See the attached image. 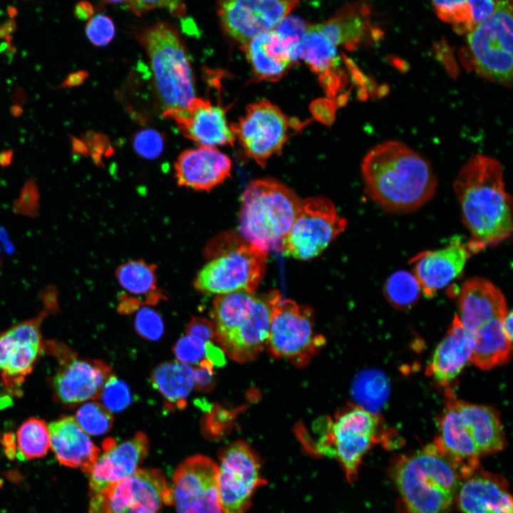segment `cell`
Here are the masks:
<instances>
[{
	"label": "cell",
	"instance_id": "6da1fadb",
	"mask_svg": "<svg viewBox=\"0 0 513 513\" xmlns=\"http://www.w3.org/2000/svg\"><path fill=\"white\" fill-rule=\"evenodd\" d=\"M502 164L493 157L476 154L462 166L453 182L468 241L474 254L497 245L512 232V202L507 192Z\"/></svg>",
	"mask_w": 513,
	"mask_h": 513
},
{
	"label": "cell",
	"instance_id": "7a4b0ae2",
	"mask_svg": "<svg viewBox=\"0 0 513 513\" xmlns=\"http://www.w3.org/2000/svg\"><path fill=\"white\" fill-rule=\"evenodd\" d=\"M365 190L380 208L407 213L428 202L437 190V178L429 160L398 140L378 144L361 164Z\"/></svg>",
	"mask_w": 513,
	"mask_h": 513
},
{
	"label": "cell",
	"instance_id": "3957f363",
	"mask_svg": "<svg viewBox=\"0 0 513 513\" xmlns=\"http://www.w3.org/2000/svg\"><path fill=\"white\" fill-rule=\"evenodd\" d=\"M389 473L398 492L399 513H449L464 480L434 441L395 457Z\"/></svg>",
	"mask_w": 513,
	"mask_h": 513
},
{
	"label": "cell",
	"instance_id": "277c9868",
	"mask_svg": "<svg viewBox=\"0 0 513 513\" xmlns=\"http://www.w3.org/2000/svg\"><path fill=\"white\" fill-rule=\"evenodd\" d=\"M281 298L276 290L217 295L212 316L215 341L224 353L239 363L256 358L266 346L273 309Z\"/></svg>",
	"mask_w": 513,
	"mask_h": 513
},
{
	"label": "cell",
	"instance_id": "5b68a950",
	"mask_svg": "<svg viewBox=\"0 0 513 513\" xmlns=\"http://www.w3.org/2000/svg\"><path fill=\"white\" fill-rule=\"evenodd\" d=\"M135 35L149 57L162 115L186 109L195 98V85L187 49L177 30L160 21L138 29Z\"/></svg>",
	"mask_w": 513,
	"mask_h": 513
},
{
	"label": "cell",
	"instance_id": "8992f818",
	"mask_svg": "<svg viewBox=\"0 0 513 513\" xmlns=\"http://www.w3.org/2000/svg\"><path fill=\"white\" fill-rule=\"evenodd\" d=\"M301 203L291 190L275 180H253L242 197L239 232L248 243L266 252H281Z\"/></svg>",
	"mask_w": 513,
	"mask_h": 513
},
{
	"label": "cell",
	"instance_id": "52a82bcc",
	"mask_svg": "<svg viewBox=\"0 0 513 513\" xmlns=\"http://www.w3.org/2000/svg\"><path fill=\"white\" fill-rule=\"evenodd\" d=\"M512 1L496 0L493 14L467 33L475 72L505 86L512 83Z\"/></svg>",
	"mask_w": 513,
	"mask_h": 513
},
{
	"label": "cell",
	"instance_id": "ba28073f",
	"mask_svg": "<svg viewBox=\"0 0 513 513\" xmlns=\"http://www.w3.org/2000/svg\"><path fill=\"white\" fill-rule=\"evenodd\" d=\"M382 422L376 413L364 408L351 406L328 423L319 442L318 452L335 456L347 480L354 482L363 457L380 440Z\"/></svg>",
	"mask_w": 513,
	"mask_h": 513
},
{
	"label": "cell",
	"instance_id": "9c48e42d",
	"mask_svg": "<svg viewBox=\"0 0 513 513\" xmlns=\"http://www.w3.org/2000/svg\"><path fill=\"white\" fill-rule=\"evenodd\" d=\"M172 504V487L164 474L155 468H138L90 495L89 513H162Z\"/></svg>",
	"mask_w": 513,
	"mask_h": 513
},
{
	"label": "cell",
	"instance_id": "30bf717a",
	"mask_svg": "<svg viewBox=\"0 0 513 513\" xmlns=\"http://www.w3.org/2000/svg\"><path fill=\"white\" fill-rule=\"evenodd\" d=\"M312 309L281 298L271 317L266 348L275 358H284L304 367L325 344V338L314 326Z\"/></svg>",
	"mask_w": 513,
	"mask_h": 513
},
{
	"label": "cell",
	"instance_id": "8fae6325",
	"mask_svg": "<svg viewBox=\"0 0 513 513\" xmlns=\"http://www.w3.org/2000/svg\"><path fill=\"white\" fill-rule=\"evenodd\" d=\"M347 222L323 197L301 201L294 222L281 243L284 255L299 260L318 256L346 229Z\"/></svg>",
	"mask_w": 513,
	"mask_h": 513
},
{
	"label": "cell",
	"instance_id": "7c38bea8",
	"mask_svg": "<svg viewBox=\"0 0 513 513\" xmlns=\"http://www.w3.org/2000/svg\"><path fill=\"white\" fill-rule=\"evenodd\" d=\"M301 125L267 100L248 105L244 115L230 128L245 155L260 165L279 154Z\"/></svg>",
	"mask_w": 513,
	"mask_h": 513
},
{
	"label": "cell",
	"instance_id": "4fadbf2b",
	"mask_svg": "<svg viewBox=\"0 0 513 513\" xmlns=\"http://www.w3.org/2000/svg\"><path fill=\"white\" fill-rule=\"evenodd\" d=\"M267 254L248 242L241 244L208 262L197 274L195 287L217 295L255 292L264 274Z\"/></svg>",
	"mask_w": 513,
	"mask_h": 513
},
{
	"label": "cell",
	"instance_id": "5bb4252c",
	"mask_svg": "<svg viewBox=\"0 0 513 513\" xmlns=\"http://www.w3.org/2000/svg\"><path fill=\"white\" fill-rule=\"evenodd\" d=\"M219 459L218 485L224 513H246L255 491L267 482L261 476L260 461L243 441L226 447Z\"/></svg>",
	"mask_w": 513,
	"mask_h": 513
},
{
	"label": "cell",
	"instance_id": "9a60e30c",
	"mask_svg": "<svg viewBox=\"0 0 513 513\" xmlns=\"http://www.w3.org/2000/svg\"><path fill=\"white\" fill-rule=\"evenodd\" d=\"M299 0H218L217 14L223 33L243 46L271 31L299 4Z\"/></svg>",
	"mask_w": 513,
	"mask_h": 513
},
{
	"label": "cell",
	"instance_id": "2e32d148",
	"mask_svg": "<svg viewBox=\"0 0 513 513\" xmlns=\"http://www.w3.org/2000/svg\"><path fill=\"white\" fill-rule=\"evenodd\" d=\"M172 504L177 513H224L218 485V465L211 458L189 457L172 477Z\"/></svg>",
	"mask_w": 513,
	"mask_h": 513
},
{
	"label": "cell",
	"instance_id": "e0dca14e",
	"mask_svg": "<svg viewBox=\"0 0 513 513\" xmlns=\"http://www.w3.org/2000/svg\"><path fill=\"white\" fill-rule=\"evenodd\" d=\"M60 366L52 379L56 398L65 405H76L100 397L102 389L113 374L110 366L100 360L79 359L68 347L49 342Z\"/></svg>",
	"mask_w": 513,
	"mask_h": 513
},
{
	"label": "cell",
	"instance_id": "ac0fdd59",
	"mask_svg": "<svg viewBox=\"0 0 513 513\" xmlns=\"http://www.w3.org/2000/svg\"><path fill=\"white\" fill-rule=\"evenodd\" d=\"M48 314L22 321L0 334V372L4 385H20L28 375L44 348L41 326Z\"/></svg>",
	"mask_w": 513,
	"mask_h": 513
},
{
	"label": "cell",
	"instance_id": "d6986e66",
	"mask_svg": "<svg viewBox=\"0 0 513 513\" xmlns=\"http://www.w3.org/2000/svg\"><path fill=\"white\" fill-rule=\"evenodd\" d=\"M473 254L468 242L455 237L445 247L418 253L410 261L413 274L426 297H433L462 273Z\"/></svg>",
	"mask_w": 513,
	"mask_h": 513
},
{
	"label": "cell",
	"instance_id": "ffe728a7",
	"mask_svg": "<svg viewBox=\"0 0 513 513\" xmlns=\"http://www.w3.org/2000/svg\"><path fill=\"white\" fill-rule=\"evenodd\" d=\"M163 116L173 120L182 135L199 146L233 145L236 139L225 109L204 98L195 97L186 109Z\"/></svg>",
	"mask_w": 513,
	"mask_h": 513
},
{
	"label": "cell",
	"instance_id": "44dd1931",
	"mask_svg": "<svg viewBox=\"0 0 513 513\" xmlns=\"http://www.w3.org/2000/svg\"><path fill=\"white\" fill-rule=\"evenodd\" d=\"M103 448V453L88 473L90 495L132 475L147 456L149 442L147 435L140 432L119 444L107 439Z\"/></svg>",
	"mask_w": 513,
	"mask_h": 513
},
{
	"label": "cell",
	"instance_id": "7402d4cb",
	"mask_svg": "<svg viewBox=\"0 0 513 513\" xmlns=\"http://www.w3.org/2000/svg\"><path fill=\"white\" fill-rule=\"evenodd\" d=\"M174 167L180 186L209 191L230 176L232 162L215 147L200 146L183 151Z\"/></svg>",
	"mask_w": 513,
	"mask_h": 513
},
{
	"label": "cell",
	"instance_id": "603a6c76",
	"mask_svg": "<svg viewBox=\"0 0 513 513\" xmlns=\"http://www.w3.org/2000/svg\"><path fill=\"white\" fill-rule=\"evenodd\" d=\"M457 309L458 319L471 333L494 319L502 318L508 311L502 291L481 277L464 282L458 295Z\"/></svg>",
	"mask_w": 513,
	"mask_h": 513
},
{
	"label": "cell",
	"instance_id": "cb8c5ba5",
	"mask_svg": "<svg viewBox=\"0 0 513 513\" xmlns=\"http://www.w3.org/2000/svg\"><path fill=\"white\" fill-rule=\"evenodd\" d=\"M456 497L463 513H512L507 480L480 469L462 481Z\"/></svg>",
	"mask_w": 513,
	"mask_h": 513
},
{
	"label": "cell",
	"instance_id": "d4e9b609",
	"mask_svg": "<svg viewBox=\"0 0 513 513\" xmlns=\"http://www.w3.org/2000/svg\"><path fill=\"white\" fill-rule=\"evenodd\" d=\"M473 336L455 314L429 362L426 373L442 387H447L470 361Z\"/></svg>",
	"mask_w": 513,
	"mask_h": 513
},
{
	"label": "cell",
	"instance_id": "484cf974",
	"mask_svg": "<svg viewBox=\"0 0 513 513\" xmlns=\"http://www.w3.org/2000/svg\"><path fill=\"white\" fill-rule=\"evenodd\" d=\"M51 447L62 465L88 474L100 455V449L80 427L74 417L64 416L48 425Z\"/></svg>",
	"mask_w": 513,
	"mask_h": 513
},
{
	"label": "cell",
	"instance_id": "4316f807",
	"mask_svg": "<svg viewBox=\"0 0 513 513\" xmlns=\"http://www.w3.org/2000/svg\"><path fill=\"white\" fill-rule=\"evenodd\" d=\"M446 393V398L457 410L480 457L504 449L505 435L499 416L494 409L459 400L450 389H447Z\"/></svg>",
	"mask_w": 513,
	"mask_h": 513
},
{
	"label": "cell",
	"instance_id": "83f0119b",
	"mask_svg": "<svg viewBox=\"0 0 513 513\" xmlns=\"http://www.w3.org/2000/svg\"><path fill=\"white\" fill-rule=\"evenodd\" d=\"M446 399L445 410L438 420V435L434 442L454 462L465 480L479 469L480 455L457 410Z\"/></svg>",
	"mask_w": 513,
	"mask_h": 513
},
{
	"label": "cell",
	"instance_id": "f1b7e54d",
	"mask_svg": "<svg viewBox=\"0 0 513 513\" xmlns=\"http://www.w3.org/2000/svg\"><path fill=\"white\" fill-rule=\"evenodd\" d=\"M240 48L259 81H278L296 63L274 29L254 37Z\"/></svg>",
	"mask_w": 513,
	"mask_h": 513
},
{
	"label": "cell",
	"instance_id": "f546056e",
	"mask_svg": "<svg viewBox=\"0 0 513 513\" xmlns=\"http://www.w3.org/2000/svg\"><path fill=\"white\" fill-rule=\"evenodd\" d=\"M370 14L368 6L362 2H354L342 6L324 22L314 25L336 47L339 46L353 50L372 31Z\"/></svg>",
	"mask_w": 513,
	"mask_h": 513
},
{
	"label": "cell",
	"instance_id": "4dcf8cb0",
	"mask_svg": "<svg viewBox=\"0 0 513 513\" xmlns=\"http://www.w3.org/2000/svg\"><path fill=\"white\" fill-rule=\"evenodd\" d=\"M300 58L319 76V80L328 95L334 97L341 85L339 64L341 58L336 46L331 43L314 26L309 24L304 34Z\"/></svg>",
	"mask_w": 513,
	"mask_h": 513
},
{
	"label": "cell",
	"instance_id": "1f68e13d",
	"mask_svg": "<svg viewBox=\"0 0 513 513\" xmlns=\"http://www.w3.org/2000/svg\"><path fill=\"white\" fill-rule=\"evenodd\" d=\"M502 318L494 319L472 333L473 346L470 361L481 370L502 366L510 358L512 341L504 333Z\"/></svg>",
	"mask_w": 513,
	"mask_h": 513
},
{
	"label": "cell",
	"instance_id": "d6a6232c",
	"mask_svg": "<svg viewBox=\"0 0 513 513\" xmlns=\"http://www.w3.org/2000/svg\"><path fill=\"white\" fill-rule=\"evenodd\" d=\"M151 381L170 408L183 409L195 388V370L178 361L165 362L155 368Z\"/></svg>",
	"mask_w": 513,
	"mask_h": 513
},
{
	"label": "cell",
	"instance_id": "836d02e7",
	"mask_svg": "<svg viewBox=\"0 0 513 513\" xmlns=\"http://www.w3.org/2000/svg\"><path fill=\"white\" fill-rule=\"evenodd\" d=\"M383 294L393 308L406 310L418 301L422 290L413 273L398 270L391 274L385 281Z\"/></svg>",
	"mask_w": 513,
	"mask_h": 513
},
{
	"label": "cell",
	"instance_id": "e575fe53",
	"mask_svg": "<svg viewBox=\"0 0 513 513\" xmlns=\"http://www.w3.org/2000/svg\"><path fill=\"white\" fill-rule=\"evenodd\" d=\"M16 441L19 452L28 460L45 456L51 447L48 426L36 418L22 423L16 432Z\"/></svg>",
	"mask_w": 513,
	"mask_h": 513
},
{
	"label": "cell",
	"instance_id": "d590c367",
	"mask_svg": "<svg viewBox=\"0 0 513 513\" xmlns=\"http://www.w3.org/2000/svg\"><path fill=\"white\" fill-rule=\"evenodd\" d=\"M155 269L154 264L143 260H133L120 265L116 271V277L128 292L147 294L156 289Z\"/></svg>",
	"mask_w": 513,
	"mask_h": 513
},
{
	"label": "cell",
	"instance_id": "8d00e7d4",
	"mask_svg": "<svg viewBox=\"0 0 513 513\" xmlns=\"http://www.w3.org/2000/svg\"><path fill=\"white\" fill-rule=\"evenodd\" d=\"M353 393L363 408L376 413L388 397V381L378 371L365 372L356 380Z\"/></svg>",
	"mask_w": 513,
	"mask_h": 513
},
{
	"label": "cell",
	"instance_id": "74e56055",
	"mask_svg": "<svg viewBox=\"0 0 513 513\" xmlns=\"http://www.w3.org/2000/svg\"><path fill=\"white\" fill-rule=\"evenodd\" d=\"M76 422L80 427L91 435H100L108 432L113 426L111 412L103 405L96 402L87 403L76 412Z\"/></svg>",
	"mask_w": 513,
	"mask_h": 513
},
{
	"label": "cell",
	"instance_id": "f35d334b",
	"mask_svg": "<svg viewBox=\"0 0 513 513\" xmlns=\"http://www.w3.org/2000/svg\"><path fill=\"white\" fill-rule=\"evenodd\" d=\"M437 16L451 24L457 33L467 34L473 29L468 0H432Z\"/></svg>",
	"mask_w": 513,
	"mask_h": 513
},
{
	"label": "cell",
	"instance_id": "ab89813d",
	"mask_svg": "<svg viewBox=\"0 0 513 513\" xmlns=\"http://www.w3.org/2000/svg\"><path fill=\"white\" fill-rule=\"evenodd\" d=\"M309 25V24L297 16L288 15L274 28L288 48L295 63L300 59L301 43Z\"/></svg>",
	"mask_w": 513,
	"mask_h": 513
},
{
	"label": "cell",
	"instance_id": "60d3db41",
	"mask_svg": "<svg viewBox=\"0 0 513 513\" xmlns=\"http://www.w3.org/2000/svg\"><path fill=\"white\" fill-rule=\"evenodd\" d=\"M100 397L103 405L110 411L114 412L125 409L132 401L127 385L113 374L105 382Z\"/></svg>",
	"mask_w": 513,
	"mask_h": 513
},
{
	"label": "cell",
	"instance_id": "b9f144b4",
	"mask_svg": "<svg viewBox=\"0 0 513 513\" xmlns=\"http://www.w3.org/2000/svg\"><path fill=\"white\" fill-rule=\"evenodd\" d=\"M136 153L147 160H155L163 152L165 138L159 131L148 128L138 131L133 139Z\"/></svg>",
	"mask_w": 513,
	"mask_h": 513
},
{
	"label": "cell",
	"instance_id": "7bdbcfd3",
	"mask_svg": "<svg viewBox=\"0 0 513 513\" xmlns=\"http://www.w3.org/2000/svg\"><path fill=\"white\" fill-rule=\"evenodd\" d=\"M135 327L138 335L152 341L159 340L164 332V324L160 316L147 307L142 308L137 313Z\"/></svg>",
	"mask_w": 513,
	"mask_h": 513
},
{
	"label": "cell",
	"instance_id": "ee69618b",
	"mask_svg": "<svg viewBox=\"0 0 513 513\" xmlns=\"http://www.w3.org/2000/svg\"><path fill=\"white\" fill-rule=\"evenodd\" d=\"M207 343L187 335L177 341L172 351L178 361L187 365H198L205 358Z\"/></svg>",
	"mask_w": 513,
	"mask_h": 513
},
{
	"label": "cell",
	"instance_id": "f6af8a7d",
	"mask_svg": "<svg viewBox=\"0 0 513 513\" xmlns=\"http://www.w3.org/2000/svg\"><path fill=\"white\" fill-rule=\"evenodd\" d=\"M86 33L88 40L96 46H107L114 38L115 25L112 19L104 15L98 14L88 21Z\"/></svg>",
	"mask_w": 513,
	"mask_h": 513
},
{
	"label": "cell",
	"instance_id": "bcb514c9",
	"mask_svg": "<svg viewBox=\"0 0 513 513\" xmlns=\"http://www.w3.org/2000/svg\"><path fill=\"white\" fill-rule=\"evenodd\" d=\"M125 5L128 9L139 16L157 8H166L177 16L185 12L181 0H128Z\"/></svg>",
	"mask_w": 513,
	"mask_h": 513
},
{
	"label": "cell",
	"instance_id": "7dc6e473",
	"mask_svg": "<svg viewBox=\"0 0 513 513\" xmlns=\"http://www.w3.org/2000/svg\"><path fill=\"white\" fill-rule=\"evenodd\" d=\"M187 335L200 339L205 343L215 339L214 326L210 321L202 317H194L187 324Z\"/></svg>",
	"mask_w": 513,
	"mask_h": 513
},
{
	"label": "cell",
	"instance_id": "c3c4849f",
	"mask_svg": "<svg viewBox=\"0 0 513 513\" xmlns=\"http://www.w3.org/2000/svg\"><path fill=\"white\" fill-rule=\"evenodd\" d=\"M213 364L207 359L202 360L195 370V388L200 391H209L214 385Z\"/></svg>",
	"mask_w": 513,
	"mask_h": 513
},
{
	"label": "cell",
	"instance_id": "681fc988",
	"mask_svg": "<svg viewBox=\"0 0 513 513\" xmlns=\"http://www.w3.org/2000/svg\"><path fill=\"white\" fill-rule=\"evenodd\" d=\"M473 28L490 17L496 8V0H468Z\"/></svg>",
	"mask_w": 513,
	"mask_h": 513
},
{
	"label": "cell",
	"instance_id": "f907efd6",
	"mask_svg": "<svg viewBox=\"0 0 513 513\" xmlns=\"http://www.w3.org/2000/svg\"><path fill=\"white\" fill-rule=\"evenodd\" d=\"M88 73L86 71H79L69 74L61 84L56 87V89L63 88H71L79 86L87 78Z\"/></svg>",
	"mask_w": 513,
	"mask_h": 513
},
{
	"label": "cell",
	"instance_id": "816d5d0a",
	"mask_svg": "<svg viewBox=\"0 0 513 513\" xmlns=\"http://www.w3.org/2000/svg\"><path fill=\"white\" fill-rule=\"evenodd\" d=\"M93 11L92 5L86 1L78 2L75 8V15L81 20L90 19Z\"/></svg>",
	"mask_w": 513,
	"mask_h": 513
},
{
	"label": "cell",
	"instance_id": "f5cc1de1",
	"mask_svg": "<svg viewBox=\"0 0 513 513\" xmlns=\"http://www.w3.org/2000/svg\"><path fill=\"white\" fill-rule=\"evenodd\" d=\"M502 325L507 338L512 340V311L508 310L502 318Z\"/></svg>",
	"mask_w": 513,
	"mask_h": 513
},
{
	"label": "cell",
	"instance_id": "db71d44e",
	"mask_svg": "<svg viewBox=\"0 0 513 513\" xmlns=\"http://www.w3.org/2000/svg\"><path fill=\"white\" fill-rule=\"evenodd\" d=\"M72 150L74 153L87 155L88 152V147L83 141L76 138V137L71 136Z\"/></svg>",
	"mask_w": 513,
	"mask_h": 513
},
{
	"label": "cell",
	"instance_id": "11a10c76",
	"mask_svg": "<svg viewBox=\"0 0 513 513\" xmlns=\"http://www.w3.org/2000/svg\"><path fill=\"white\" fill-rule=\"evenodd\" d=\"M13 159V151L11 150H4L0 152V165L6 167L11 165Z\"/></svg>",
	"mask_w": 513,
	"mask_h": 513
},
{
	"label": "cell",
	"instance_id": "9f6ffc18",
	"mask_svg": "<svg viewBox=\"0 0 513 513\" xmlns=\"http://www.w3.org/2000/svg\"><path fill=\"white\" fill-rule=\"evenodd\" d=\"M26 99V94L22 90L17 89L16 90H15L14 92L13 95H12V100L14 102H15L16 103V105H19V104L22 105L23 103H25Z\"/></svg>",
	"mask_w": 513,
	"mask_h": 513
},
{
	"label": "cell",
	"instance_id": "6f0895ef",
	"mask_svg": "<svg viewBox=\"0 0 513 513\" xmlns=\"http://www.w3.org/2000/svg\"><path fill=\"white\" fill-rule=\"evenodd\" d=\"M11 113L14 116L19 117L23 113V109L19 105H14L11 108Z\"/></svg>",
	"mask_w": 513,
	"mask_h": 513
},
{
	"label": "cell",
	"instance_id": "680465c9",
	"mask_svg": "<svg viewBox=\"0 0 513 513\" xmlns=\"http://www.w3.org/2000/svg\"><path fill=\"white\" fill-rule=\"evenodd\" d=\"M107 3H121L126 2L128 0H102Z\"/></svg>",
	"mask_w": 513,
	"mask_h": 513
}]
</instances>
